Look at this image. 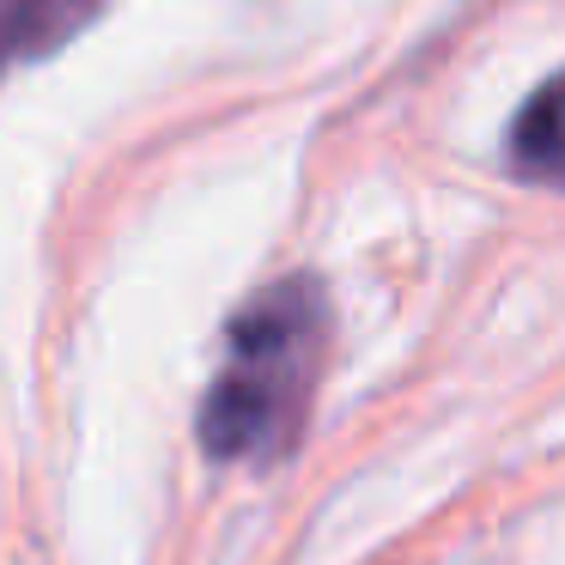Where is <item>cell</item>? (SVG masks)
I'll use <instances>...</instances> for the list:
<instances>
[{"label": "cell", "instance_id": "obj_2", "mask_svg": "<svg viewBox=\"0 0 565 565\" xmlns=\"http://www.w3.org/2000/svg\"><path fill=\"white\" fill-rule=\"evenodd\" d=\"M104 0H0V79L67 50Z\"/></svg>", "mask_w": 565, "mask_h": 565}, {"label": "cell", "instance_id": "obj_3", "mask_svg": "<svg viewBox=\"0 0 565 565\" xmlns=\"http://www.w3.org/2000/svg\"><path fill=\"white\" fill-rule=\"evenodd\" d=\"M511 171L565 189V74H553L511 122Z\"/></svg>", "mask_w": 565, "mask_h": 565}, {"label": "cell", "instance_id": "obj_1", "mask_svg": "<svg viewBox=\"0 0 565 565\" xmlns=\"http://www.w3.org/2000/svg\"><path fill=\"white\" fill-rule=\"evenodd\" d=\"M322 334H329V305L317 280H280L262 298L237 310L225 334V365L201 402V444L220 462L244 456H280L305 426L310 390L322 371Z\"/></svg>", "mask_w": 565, "mask_h": 565}]
</instances>
